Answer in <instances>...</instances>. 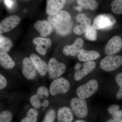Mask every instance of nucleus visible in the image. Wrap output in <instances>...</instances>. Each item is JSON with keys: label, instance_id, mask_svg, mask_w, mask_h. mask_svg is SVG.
<instances>
[{"label": "nucleus", "instance_id": "nucleus-1", "mask_svg": "<svg viewBox=\"0 0 122 122\" xmlns=\"http://www.w3.org/2000/svg\"><path fill=\"white\" fill-rule=\"evenodd\" d=\"M48 21L57 33L62 36L69 34L73 27L71 16L65 11H61L54 15H49Z\"/></svg>", "mask_w": 122, "mask_h": 122}, {"label": "nucleus", "instance_id": "nucleus-6", "mask_svg": "<svg viewBox=\"0 0 122 122\" xmlns=\"http://www.w3.org/2000/svg\"><path fill=\"white\" fill-rule=\"evenodd\" d=\"M65 64L58 61L54 58L50 59L48 64V71L51 79L54 80L59 77L65 72Z\"/></svg>", "mask_w": 122, "mask_h": 122}, {"label": "nucleus", "instance_id": "nucleus-21", "mask_svg": "<svg viewBox=\"0 0 122 122\" xmlns=\"http://www.w3.org/2000/svg\"><path fill=\"white\" fill-rule=\"evenodd\" d=\"M120 106L118 105H113L109 107L108 109L109 113L112 118L106 122H119L122 119V110H119Z\"/></svg>", "mask_w": 122, "mask_h": 122}, {"label": "nucleus", "instance_id": "nucleus-37", "mask_svg": "<svg viewBox=\"0 0 122 122\" xmlns=\"http://www.w3.org/2000/svg\"><path fill=\"white\" fill-rule=\"evenodd\" d=\"M119 122H122V119H121V120H120V121H119Z\"/></svg>", "mask_w": 122, "mask_h": 122}, {"label": "nucleus", "instance_id": "nucleus-24", "mask_svg": "<svg viewBox=\"0 0 122 122\" xmlns=\"http://www.w3.org/2000/svg\"><path fill=\"white\" fill-rule=\"evenodd\" d=\"M13 44L11 39L9 38L0 35V51L7 52L12 47Z\"/></svg>", "mask_w": 122, "mask_h": 122}, {"label": "nucleus", "instance_id": "nucleus-27", "mask_svg": "<svg viewBox=\"0 0 122 122\" xmlns=\"http://www.w3.org/2000/svg\"><path fill=\"white\" fill-rule=\"evenodd\" d=\"M41 99L38 95L36 94L32 95L30 98V105L34 108L38 109L42 107V102Z\"/></svg>", "mask_w": 122, "mask_h": 122}, {"label": "nucleus", "instance_id": "nucleus-25", "mask_svg": "<svg viewBox=\"0 0 122 122\" xmlns=\"http://www.w3.org/2000/svg\"><path fill=\"white\" fill-rule=\"evenodd\" d=\"M111 6L112 11L114 13L122 14V0H113Z\"/></svg>", "mask_w": 122, "mask_h": 122}, {"label": "nucleus", "instance_id": "nucleus-8", "mask_svg": "<svg viewBox=\"0 0 122 122\" xmlns=\"http://www.w3.org/2000/svg\"><path fill=\"white\" fill-rule=\"evenodd\" d=\"M76 24L73 29L76 35H80L85 33L91 26V20L83 13H79L76 17Z\"/></svg>", "mask_w": 122, "mask_h": 122}, {"label": "nucleus", "instance_id": "nucleus-9", "mask_svg": "<svg viewBox=\"0 0 122 122\" xmlns=\"http://www.w3.org/2000/svg\"><path fill=\"white\" fill-rule=\"evenodd\" d=\"M36 69L30 58H25L22 62V73L26 79L32 80L37 75Z\"/></svg>", "mask_w": 122, "mask_h": 122}, {"label": "nucleus", "instance_id": "nucleus-36", "mask_svg": "<svg viewBox=\"0 0 122 122\" xmlns=\"http://www.w3.org/2000/svg\"><path fill=\"white\" fill-rule=\"evenodd\" d=\"M74 122H86L85 121H84L83 120H76V121H75Z\"/></svg>", "mask_w": 122, "mask_h": 122}, {"label": "nucleus", "instance_id": "nucleus-33", "mask_svg": "<svg viewBox=\"0 0 122 122\" xmlns=\"http://www.w3.org/2000/svg\"><path fill=\"white\" fill-rule=\"evenodd\" d=\"M4 2L9 8H11L13 6L14 2L13 0H4Z\"/></svg>", "mask_w": 122, "mask_h": 122}, {"label": "nucleus", "instance_id": "nucleus-10", "mask_svg": "<svg viewBox=\"0 0 122 122\" xmlns=\"http://www.w3.org/2000/svg\"><path fill=\"white\" fill-rule=\"evenodd\" d=\"M122 48V39L119 36L112 37L107 43L105 52L107 56H111L117 53Z\"/></svg>", "mask_w": 122, "mask_h": 122}, {"label": "nucleus", "instance_id": "nucleus-30", "mask_svg": "<svg viewBox=\"0 0 122 122\" xmlns=\"http://www.w3.org/2000/svg\"><path fill=\"white\" fill-rule=\"evenodd\" d=\"M115 81L120 87L116 96L117 99H120L122 98V73H119L116 75Z\"/></svg>", "mask_w": 122, "mask_h": 122}, {"label": "nucleus", "instance_id": "nucleus-2", "mask_svg": "<svg viewBox=\"0 0 122 122\" xmlns=\"http://www.w3.org/2000/svg\"><path fill=\"white\" fill-rule=\"evenodd\" d=\"M116 22V19L112 14H103L95 18L92 26L96 30L105 29L112 27Z\"/></svg>", "mask_w": 122, "mask_h": 122}, {"label": "nucleus", "instance_id": "nucleus-19", "mask_svg": "<svg viewBox=\"0 0 122 122\" xmlns=\"http://www.w3.org/2000/svg\"><path fill=\"white\" fill-rule=\"evenodd\" d=\"M100 56V54L97 51H87L81 49L78 55V58L81 61L86 62L95 60Z\"/></svg>", "mask_w": 122, "mask_h": 122}, {"label": "nucleus", "instance_id": "nucleus-29", "mask_svg": "<svg viewBox=\"0 0 122 122\" xmlns=\"http://www.w3.org/2000/svg\"><path fill=\"white\" fill-rule=\"evenodd\" d=\"M13 115L10 111H4L0 113V122H11Z\"/></svg>", "mask_w": 122, "mask_h": 122}, {"label": "nucleus", "instance_id": "nucleus-31", "mask_svg": "<svg viewBox=\"0 0 122 122\" xmlns=\"http://www.w3.org/2000/svg\"><path fill=\"white\" fill-rule=\"evenodd\" d=\"M49 90L45 86H41L38 88L37 90V94L42 99L46 98H47L49 95Z\"/></svg>", "mask_w": 122, "mask_h": 122}, {"label": "nucleus", "instance_id": "nucleus-15", "mask_svg": "<svg viewBox=\"0 0 122 122\" xmlns=\"http://www.w3.org/2000/svg\"><path fill=\"white\" fill-rule=\"evenodd\" d=\"M96 66V63L94 61H88L85 62L83 63V67L82 69L76 71L75 72V80L76 81H80L92 72Z\"/></svg>", "mask_w": 122, "mask_h": 122}, {"label": "nucleus", "instance_id": "nucleus-7", "mask_svg": "<svg viewBox=\"0 0 122 122\" xmlns=\"http://www.w3.org/2000/svg\"><path fill=\"white\" fill-rule=\"evenodd\" d=\"M70 106L72 111L78 117L83 118L88 114V109L85 99L74 98L71 99Z\"/></svg>", "mask_w": 122, "mask_h": 122}, {"label": "nucleus", "instance_id": "nucleus-26", "mask_svg": "<svg viewBox=\"0 0 122 122\" xmlns=\"http://www.w3.org/2000/svg\"><path fill=\"white\" fill-rule=\"evenodd\" d=\"M86 38L89 41H94L97 38V32L96 30L93 26H91L85 32Z\"/></svg>", "mask_w": 122, "mask_h": 122}, {"label": "nucleus", "instance_id": "nucleus-35", "mask_svg": "<svg viewBox=\"0 0 122 122\" xmlns=\"http://www.w3.org/2000/svg\"><path fill=\"white\" fill-rule=\"evenodd\" d=\"M77 9L78 10V11H81L82 10V7H81V6H80V7H77Z\"/></svg>", "mask_w": 122, "mask_h": 122}, {"label": "nucleus", "instance_id": "nucleus-13", "mask_svg": "<svg viewBox=\"0 0 122 122\" xmlns=\"http://www.w3.org/2000/svg\"><path fill=\"white\" fill-rule=\"evenodd\" d=\"M66 3V0H46V12L48 15H54L61 11Z\"/></svg>", "mask_w": 122, "mask_h": 122}, {"label": "nucleus", "instance_id": "nucleus-17", "mask_svg": "<svg viewBox=\"0 0 122 122\" xmlns=\"http://www.w3.org/2000/svg\"><path fill=\"white\" fill-rule=\"evenodd\" d=\"M36 69L37 72L41 76H45L48 71V65L37 55L32 54L30 57Z\"/></svg>", "mask_w": 122, "mask_h": 122}, {"label": "nucleus", "instance_id": "nucleus-20", "mask_svg": "<svg viewBox=\"0 0 122 122\" xmlns=\"http://www.w3.org/2000/svg\"><path fill=\"white\" fill-rule=\"evenodd\" d=\"M0 65L4 69L10 70L15 66V62L7 52H0Z\"/></svg>", "mask_w": 122, "mask_h": 122}, {"label": "nucleus", "instance_id": "nucleus-28", "mask_svg": "<svg viewBox=\"0 0 122 122\" xmlns=\"http://www.w3.org/2000/svg\"><path fill=\"white\" fill-rule=\"evenodd\" d=\"M56 113L54 109L49 110L46 113L42 122H55Z\"/></svg>", "mask_w": 122, "mask_h": 122}, {"label": "nucleus", "instance_id": "nucleus-32", "mask_svg": "<svg viewBox=\"0 0 122 122\" xmlns=\"http://www.w3.org/2000/svg\"><path fill=\"white\" fill-rule=\"evenodd\" d=\"M7 85V79L1 74H0V90H2L6 87Z\"/></svg>", "mask_w": 122, "mask_h": 122}, {"label": "nucleus", "instance_id": "nucleus-18", "mask_svg": "<svg viewBox=\"0 0 122 122\" xmlns=\"http://www.w3.org/2000/svg\"><path fill=\"white\" fill-rule=\"evenodd\" d=\"M57 117L58 122H72L74 119L72 110L66 107H61L58 109Z\"/></svg>", "mask_w": 122, "mask_h": 122}, {"label": "nucleus", "instance_id": "nucleus-38", "mask_svg": "<svg viewBox=\"0 0 122 122\" xmlns=\"http://www.w3.org/2000/svg\"><path fill=\"white\" fill-rule=\"evenodd\" d=\"M2 0H0V2H1L2 1Z\"/></svg>", "mask_w": 122, "mask_h": 122}, {"label": "nucleus", "instance_id": "nucleus-23", "mask_svg": "<svg viewBox=\"0 0 122 122\" xmlns=\"http://www.w3.org/2000/svg\"><path fill=\"white\" fill-rule=\"evenodd\" d=\"M36 109L34 107L29 109L26 116L22 119L20 122H37L38 113Z\"/></svg>", "mask_w": 122, "mask_h": 122}, {"label": "nucleus", "instance_id": "nucleus-16", "mask_svg": "<svg viewBox=\"0 0 122 122\" xmlns=\"http://www.w3.org/2000/svg\"><path fill=\"white\" fill-rule=\"evenodd\" d=\"M34 27L42 37L50 35L53 28L50 23L46 20L37 21L34 24Z\"/></svg>", "mask_w": 122, "mask_h": 122}, {"label": "nucleus", "instance_id": "nucleus-11", "mask_svg": "<svg viewBox=\"0 0 122 122\" xmlns=\"http://www.w3.org/2000/svg\"><path fill=\"white\" fill-rule=\"evenodd\" d=\"M20 18L17 15L10 16L2 20L0 23V34L8 32L15 28L20 22Z\"/></svg>", "mask_w": 122, "mask_h": 122}, {"label": "nucleus", "instance_id": "nucleus-14", "mask_svg": "<svg viewBox=\"0 0 122 122\" xmlns=\"http://www.w3.org/2000/svg\"><path fill=\"white\" fill-rule=\"evenodd\" d=\"M83 45V40L82 38H77L72 45H67L64 47L62 51L63 54L66 56L69 55L76 56L79 53V51L81 49Z\"/></svg>", "mask_w": 122, "mask_h": 122}, {"label": "nucleus", "instance_id": "nucleus-34", "mask_svg": "<svg viewBox=\"0 0 122 122\" xmlns=\"http://www.w3.org/2000/svg\"><path fill=\"white\" fill-rule=\"evenodd\" d=\"M49 104V102L47 99H45L42 102V107H48Z\"/></svg>", "mask_w": 122, "mask_h": 122}, {"label": "nucleus", "instance_id": "nucleus-5", "mask_svg": "<svg viewBox=\"0 0 122 122\" xmlns=\"http://www.w3.org/2000/svg\"><path fill=\"white\" fill-rule=\"evenodd\" d=\"M98 87L97 81L92 79L78 87L76 90V94L80 98L83 99L89 98L96 93Z\"/></svg>", "mask_w": 122, "mask_h": 122}, {"label": "nucleus", "instance_id": "nucleus-12", "mask_svg": "<svg viewBox=\"0 0 122 122\" xmlns=\"http://www.w3.org/2000/svg\"><path fill=\"white\" fill-rule=\"evenodd\" d=\"M33 43L36 45V50L41 55H45L47 53V49L50 48L52 42L48 38L36 37L33 40Z\"/></svg>", "mask_w": 122, "mask_h": 122}, {"label": "nucleus", "instance_id": "nucleus-4", "mask_svg": "<svg viewBox=\"0 0 122 122\" xmlns=\"http://www.w3.org/2000/svg\"><path fill=\"white\" fill-rule=\"evenodd\" d=\"M122 65V56L120 55L107 56L102 59L100 66L102 70L111 72L117 69Z\"/></svg>", "mask_w": 122, "mask_h": 122}, {"label": "nucleus", "instance_id": "nucleus-22", "mask_svg": "<svg viewBox=\"0 0 122 122\" xmlns=\"http://www.w3.org/2000/svg\"><path fill=\"white\" fill-rule=\"evenodd\" d=\"M77 4L85 9L94 10L97 8L98 4L95 0H76Z\"/></svg>", "mask_w": 122, "mask_h": 122}, {"label": "nucleus", "instance_id": "nucleus-3", "mask_svg": "<svg viewBox=\"0 0 122 122\" xmlns=\"http://www.w3.org/2000/svg\"><path fill=\"white\" fill-rule=\"evenodd\" d=\"M69 82L62 77L53 80L49 87V92L52 96L66 93L70 89Z\"/></svg>", "mask_w": 122, "mask_h": 122}]
</instances>
